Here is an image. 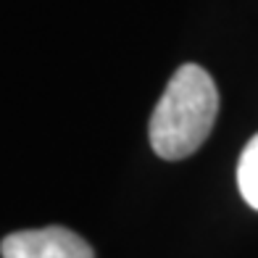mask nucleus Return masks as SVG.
Returning a JSON list of instances; mask_svg holds the SVG:
<instances>
[{
    "label": "nucleus",
    "instance_id": "nucleus-1",
    "mask_svg": "<svg viewBox=\"0 0 258 258\" xmlns=\"http://www.w3.org/2000/svg\"><path fill=\"white\" fill-rule=\"evenodd\" d=\"M219 113V92L198 63L179 66L150 116V145L166 161L192 156L211 135Z\"/></svg>",
    "mask_w": 258,
    "mask_h": 258
},
{
    "label": "nucleus",
    "instance_id": "nucleus-2",
    "mask_svg": "<svg viewBox=\"0 0 258 258\" xmlns=\"http://www.w3.org/2000/svg\"><path fill=\"white\" fill-rule=\"evenodd\" d=\"M3 258H92V248L63 227L14 232L0 242Z\"/></svg>",
    "mask_w": 258,
    "mask_h": 258
},
{
    "label": "nucleus",
    "instance_id": "nucleus-3",
    "mask_svg": "<svg viewBox=\"0 0 258 258\" xmlns=\"http://www.w3.org/2000/svg\"><path fill=\"white\" fill-rule=\"evenodd\" d=\"M237 187L245 203L258 211V135L250 137L237 161Z\"/></svg>",
    "mask_w": 258,
    "mask_h": 258
}]
</instances>
